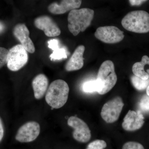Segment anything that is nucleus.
<instances>
[{
	"label": "nucleus",
	"mask_w": 149,
	"mask_h": 149,
	"mask_svg": "<svg viewBox=\"0 0 149 149\" xmlns=\"http://www.w3.org/2000/svg\"><path fill=\"white\" fill-rule=\"evenodd\" d=\"M94 15V11L83 8L70 11L68 17V28L74 36L83 32L91 25Z\"/></svg>",
	"instance_id": "obj_1"
},
{
	"label": "nucleus",
	"mask_w": 149,
	"mask_h": 149,
	"mask_svg": "<svg viewBox=\"0 0 149 149\" xmlns=\"http://www.w3.org/2000/svg\"><path fill=\"white\" fill-rule=\"evenodd\" d=\"M69 92V86L66 82L61 79L54 80L46 92V101L53 108H60L67 101Z\"/></svg>",
	"instance_id": "obj_2"
},
{
	"label": "nucleus",
	"mask_w": 149,
	"mask_h": 149,
	"mask_svg": "<svg viewBox=\"0 0 149 149\" xmlns=\"http://www.w3.org/2000/svg\"><path fill=\"white\" fill-rule=\"evenodd\" d=\"M123 27L130 32L146 33L149 32V14L144 10L128 13L121 21Z\"/></svg>",
	"instance_id": "obj_3"
},
{
	"label": "nucleus",
	"mask_w": 149,
	"mask_h": 149,
	"mask_svg": "<svg viewBox=\"0 0 149 149\" xmlns=\"http://www.w3.org/2000/svg\"><path fill=\"white\" fill-rule=\"evenodd\" d=\"M96 80L101 86V90L99 93L100 95L106 94L113 88L117 82V77L112 61L107 60L102 63L99 68Z\"/></svg>",
	"instance_id": "obj_4"
},
{
	"label": "nucleus",
	"mask_w": 149,
	"mask_h": 149,
	"mask_svg": "<svg viewBox=\"0 0 149 149\" xmlns=\"http://www.w3.org/2000/svg\"><path fill=\"white\" fill-rule=\"evenodd\" d=\"M28 52L21 44L16 45L9 51L7 65L8 69L17 71L21 69L28 60Z\"/></svg>",
	"instance_id": "obj_5"
},
{
	"label": "nucleus",
	"mask_w": 149,
	"mask_h": 149,
	"mask_svg": "<svg viewBox=\"0 0 149 149\" xmlns=\"http://www.w3.org/2000/svg\"><path fill=\"white\" fill-rule=\"evenodd\" d=\"M123 106L122 98L116 97L104 105L101 112L102 118L107 123L116 122L119 118Z\"/></svg>",
	"instance_id": "obj_6"
},
{
	"label": "nucleus",
	"mask_w": 149,
	"mask_h": 149,
	"mask_svg": "<svg viewBox=\"0 0 149 149\" xmlns=\"http://www.w3.org/2000/svg\"><path fill=\"white\" fill-rule=\"evenodd\" d=\"M95 37L106 44H116L121 42L124 38L123 32L114 26L99 27L95 33Z\"/></svg>",
	"instance_id": "obj_7"
},
{
	"label": "nucleus",
	"mask_w": 149,
	"mask_h": 149,
	"mask_svg": "<svg viewBox=\"0 0 149 149\" xmlns=\"http://www.w3.org/2000/svg\"><path fill=\"white\" fill-rule=\"evenodd\" d=\"M68 124L74 129L73 137L76 141L86 143L91 138V131L86 123L79 118L71 116L68 120Z\"/></svg>",
	"instance_id": "obj_8"
},
{
	"label": "nucleus",
	"mask_w": 149,
	"mask_h": 149,
	"mask_svg": "<svg viewBox=\"0 0 149 149\" xmlns=\"http://www.w3.org/2000/svg\"><path fill=\"white\" fill-rule=\"evenodd\" d=\"M40 132V125L35 121H29L19 129L15 139L21 143H29L35 141Z\"/></svg>",
	"instance_id": "obj_9"
},
{
	"label": "nucleus",
	"mask_w": 149,
	"mask_h": 149,
	"mask_svg": "<svg viewBox=\"0 0 149 149\" xmlns=\"http://www.w3.org/2000/svg\"><path fill=\"white\" fill-rule=\"evenodd\" d=\"M35 27L44 31L45 35L48 37L59 36L61 31L52 19L47 15L38 17L35 19Z\"/></svg>",
	"instance_id": "obj_10"
},
{
	"label": "nucleus",
	"mask_w": 149,
	"mask_h": 149,
	"mask_svg": "<svg viewBox=\"0 0 149 149\" xmlns=\"http://www.w3.org/2000/svg\"><path fill=\"white\" fill-rule=\"evenodd\" d=\"M144 119L143 115L140 111L129 110L123 119V128L128 131L139 130L144 125Z\"/></svg>",
	"instance_id": "obj_11"
},
{
	"label": "nucleus",
	"mask_w": 149,
	"mask_h": 149,
	"mask_svg": "<svg viewBox=\"0 0 149 149\" xmlns=\"http://www.w3.org/2000/svg\"><path fill=\"white\" fill-rule=\"evenodd\" d=\"M13 34L28 52L31 54L35 52V45L29 37V29L25 24L22 23L17 24L14 28Z\"/></svg>",
	"instance_id": "obj_12"
},
{
	"label": "nucleus",
	"mask_w": 149,
	"mask_h": 149,
	"mask_svg": "<svg viewBox=\"0 0 149 149\" xmlns=\"http://www.w3.org/2000/svg\"><path fill=\"white\" fill-rule=\"evenodd\" d=\"M82 0H61L59 3H52L48 7L51 13L55 15L63 14L67 12L79 8Z\"/></svg>",
	"instance_id": "obj_13"
},
{
	"label": "nucleus",
	"mask_w": 149,
	"mask_h": 149,
	"mask_svg": "<svg viewBox=\"0 0 149 149\" xmlns=\"http://www.w3.org/2000/svg\"><path fill=\"white\" fill-rule=\"evenodd\" d=\"M85 50V46L80 45L74 50L72 55L65 65L67 71H75L82 68L84 65L83 54Z\"/></svg>",
	"instance_id": "obj_14"
},
{
	"label": "nucleus",
	"mask_w": 149,
	"mask_h": 149,
	"mask_svg": "<svg viewBox=\"0 0 149 149\" xmlns=\"http://www.w3.org/2000/svg\"><path fill=\"white\" fill-rule=\"evenodd\" d=\"M49 80L45 75L40 74L34 78L32 82V88L35 98L40 100L47 91Z\"/></svg>",
	"instance_id": "obj_15"
},
{
	"label": "nucleus",
	"mask_w": 149,
	"mask_h": 149,
	"mask_svg": "<svg viewBox=\"0 0 149 149\" xmlns=\"http://www.w3.org/2000/svg\"><path fill=\"white\" fill-rule=\"evenodd\" d=\"M132 71L134 75L143 80L149 78V57L143 56L141 62H136L133 65Z\"/></svg>",
	"instance_id": "obj_16"
},
{
	"label": "nucleus",
	"mask_w": 149,
	"mask_h": 149,
	"mask_svg": "<svg viewBox=\"0 0 149 149\" xmlns=\"http://www.w3.org/2000/svg\"><path fill=\"white\" fill-rule=\"evenodd\" d=\"M59 41L57 39H52L48 41V47L52 50V53L50 55L52 61H59L67 58V52L64 48H60Z\"/></svg>",
	"instance_id": "obj_17"
},
{
	"label": "nucleus",
	"mask_w": 149,
	"mask_h": 149,
	"mask_svg": "<svg viewBox=\"0 0 149 149\" xmlns=\"http://www.w3.org/2000/svg\"><path fill=\"white\" fill-rule=\"evenodd\" d=\"M82 89L83 92L85 93L97 92L99 93L101 90V86L97 80H90L83 83Z\"/></svg>",
	"instance_id": "obj_18"
},
{
	"label": "nucleus",
	"mask_w": 149,
	"mask_h": 149,
	"mask_svg": "<svg viewBox=\"0 0 149 149\" xmlns=\"http://www.w3.org/2000/svg\"><path fill=\"white\" fill-rule=\"evenodd\" d=\"M131 81L134 88L139 91L147 89L149 85V78L148 80H143L135 75L131 76Z\"/></svg>",
	"instance_id": "obj_19"
},
{
	"label": "nucleus",
	"mask_w": 149,
	"mask_h": 149,
	"mask_svg": "<svg viewBox=\"0 0 149 149\" xmlns=\"http://www.w3.org/2000/svg\"><path fill=\"white\" fill-rule=\"evenodd\" d=\"M139 107L140 111L145 113H149V96L144 95L139 102Z\"/></svg>",
	"instance_id": "obj_20"
},
{
	"label": "nucleus",
	"mask_w": 149,
	"mask_h": 149,
	"mask_svg": "<svg viewBox=\"0 0 149 149\" xmlns=\"http://www.w3.org/2000/svg\"><path fill=\"white\" fill-rule=\"evenodd\" d=\"M107 146L106 142L103 140H97L88 144L86 149H104Z\"/></svg>",
	"instance_id": "obj_21"
},
{
	"label": "nucleus",
	"mask_w": 149,
	"mask_h": 149,
	"mask_svg": "<svg viewBox=\"0 0 149 149\" xmlns=\"http://www.w3.org/2000/svg\"><path fill=\"white\" fill-rule=\"evenodd\" d=\"M8 52L7 49L0 47V68L7 63Z\"/></svg>",
	"instance_id": "obj_22"
},
{
	"label": "nucleus",
	"mask_w": 149,
	"mask_h": 149,
	"mask_svg": "<svg viewBox=\"0 0 149 149\" xmlns=\"http://www.w3.org/2000/svg\"><path fill=\"white\" fill-rule=\"evenodd\" d=\"M122 149H145L143 146L138 142L130 141L123 145Z\"/></svg>",
	"instance_id": "obj_23"
},
{
	"label": "nucleus",
	"mask_w": 149,
	"mask_h": 149,
	"mask_svg": "<svg viewBox=\"0 0 149 149\" xmlns=\"http://www.w3.org/2000/svg\"><path fill=\"white\" fill-rule=\"evenodd\" d=\"M147 1L148 0H129V1L131 6H139Z\"/></svg>",
	"instance_id": "obj_24"
},
{
	"label": "nucleus",
	"mask_w": 149,
	"mask_h": 149,
	"mask_svg": "<svg viewBox=\"0 0 149 149\" xmlns=\"http://www.w3.org/2000/svg\"><path fill=\"white\" fill-rule=\"evenodd\" d=\"M4 129L3 126V123L0 117V141H1L3 136Z\"/></svg>",
	"instance_id": "obj_25"
},
{
	"label": "nucleus",
	"mask_w": 149,
	"mask_h": 149,
	"mask_svg": "<svg viewBox=\"0 0 149 149\" xmlns=\"http://www.w3.org/2000/svg\"><path fill=\"white\" fill-rule=\"evenodd\" d=\"M5 26L3 24L2 22H0V33L3 32V30L4 29Z\"/></svg>",
	"instance_id": "obj_26"
},
{
	"label": "nucleus",
	"mask_w": 149,
	"mask_h": 149,
	"mask_svg": "<svg viewBox=\"0 0 149 149\" xmlns=\"http://www.w3.org/2000/svg\"><path fill=\"white\" fill-rule=\"evenodd\" d=\"M147 95L149 96V85L146 89Z\"/></svg>",
	"instance_id": "obj_27"
}]
</instances>
